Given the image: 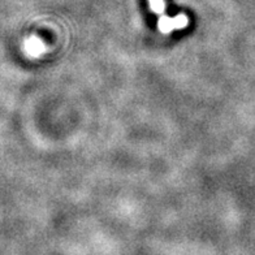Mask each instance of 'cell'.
I'll return each instance as SVG.
<instances>
[{"mask_svg":"<svg viewBox=\"0 0 255 255\" xmlns=\"http://www.w3.org/2000/svg\"><path fill=\"white\" fill-rule=\"evenodd\" d=\"M24 50L29 56L38 57L46 51V46H44V43L39 39V38L30 37L25 40Z\"/></svg>","mask_w":255,"mask_h":255,"instance_id":"6da1fadb","label":"cell"},{"mask_svg":"<svg viewBox=\"0 0 255 255\" xmlns=\"http://www.w3.org/2000/svg\"><path fill=\"white\" fill-rule=\"evenodd\" d=\"M159 30L164 34H169L171 31L177 30V24H176V17H169L167 14H161L158 21Z\"/></svg>","mask_w":255,"mask_h":255,"instance_id":"7a4b0ae2","label":"cell"},{"mask_svg":"<svg viewBox=\"0 0 255 255\" xmlns=\"http://www.w3.org/2000/svg\"><path fill=\"white\" fill-rule=\"evenodd\" d=\"M148 4H150V8L154 13L159 14V16L165 13L164 0H148Z\"/></svg>","mask_w":255,"mask_h":255,"instance_id":"3957f363","label":"cell"}]
</instances>
